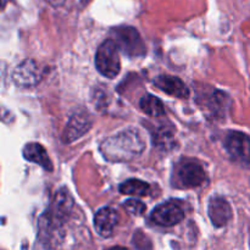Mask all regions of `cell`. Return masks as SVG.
<instances>
[{
	"instance_id": "8992f818",
	"label": "cell",
	"mask_w": 250,
	"mask_h": 250,
	"mask_svg": "<svg viewBox=\"0 0 250 250\" xmlns=\"http://www.w3.org/2000/svg\"><path fill=\"white\" fill-rule=\"evenodd\" d=\"M93 125L92 116L85 110H78L68 120L62 133V142L65 144H71L78 138L84 136L90 131Z\"/></svg>"
},
{
	"instance_id": "52a82bcc",
	"label": "cell",
	"mask_w": 250,
	"mask_h": 250,
	"mask_svg": "<svg viewBox=\"0 0 250 250\" xmlns=\"http://www.w3.org/2000/svg\"><path fill=\"white\" fill-rule=\"evenodd\" d=\"M42 80V71L38 63L32 59H26L16 66L12 72L15 84L22 88L34 87Z\"/></svg>"
},
{
	"instance_id": "e0dca14e",
	"label": "cell",
	"mask_w": 250,
	"mask_h": 250,
	"mask_svg": "<svg viewBox=\"0 0 250 250\" xmlns=\"http://www.w3.org/2000/svg\"><path fill=\"white\" fill-rule=\"evenodd\" d=\"M170 139H172V134L170 132H167V129L164 128L161 131L158 132V134H154V142H155V146H163L164 148H166L168 143H170Z\"/></svg>"
},
{
	"instance_id": "9a60e30c",
	"label": "cell",
	"mask_w": 250,
	"mask_h": 250,
	"mask_svg": "<svg viewBox=\"0 0 250 250\" xmlns=\"http://www.w3.org/2000/svg\"><path fill=\"white\" fill-rule=\"evenodd\" d=\"M139 107L144 114L151 117L163 116L165 114V107H164L163 102L151 94H146L142 98L141 102H139Z\"/></svg>"
},
{
	"instance_id": "30bf717a",
	"label": "cell",
	"mask_w": 250,
	"mask_h": 250,
	"mask_svg": "<svg viewBox=\"0 0 250 250\" xmlns=\"http://www.w3.org/2000/svg\"><path fill=\"white\" fill-rule=\"evenodd\" d=\"M117 221H119V215L116 210L110 207L102 208L98 210L94 216V229L99 236L109 238L114 233Z\"/></svg>"
},
{
	"instance_id": "8fae6325",
	"label": "cell",
	"mask_w": 250,
	"mask_h": 250,
	"mask_svg": "<svg viewBox=\"0 0 250 250\" xmlns=\"http://www.w3.org/2000/svg\"><path fill=\"white\" fill-rule=\"evenodd\" d=\"M154 83H155V85L159 89L165 92L166 94L171 95V97L188 98V95H189V89H188L187 85L183 83L181 78L175 77V76H159L154 81Z\"/></svg>"
},
{
	"instance_id": "d6986e66",
	"label": "cell",
	"mask_w": 250,
	"mask_h": 250,
	"mask_svg": "<svg viewBox=\"0 0 250 250\" xmlns=\"http://www.w3.org/2000/svg\"><path fill=\"white\" fill-rule=\"evenodd\" d=\"M89 1L90 0H81V5H82V6H84V5H87Z\"/></svg>"
},
{
	"instance_id": "277c9868",
	"label": "cell",
	"mask_w": 250,
	"mask_h": 250,
	"mask_svg": "<svg viewBox=\"0 0 250 250\" xmlns=\"http://www.w3.org/2000/svg\"><path fill=\"white\" fill-rule=\"evenodd\" d=\"M111 33L114 37L112 39L116 42L119 48L126 55L136 58V56H143L146 54V44L136 28L131 26H120L115 27Z\"/></svg>"
},
{
	"instance_id": "ac0fdd59",
	"label": "cell",
	"mask_w": 250,
	"mask_h": 250,
	"mask_svg": "<svg viewBox=\"0 0 250 250\" xmlns=\"http://www.w3.org/2000/svg\"><path fill=\"white\" fill-rule=\"evenodd\" d=\"M46 1H48L50 5H53V6L59 7L65 2V0H46Z\"/></svg>"
},
{
	"instance_id": "3957f363",
	"label": "cell",
	"mask_w": 250,
	"mask_h": 250,
	"mask_svg": "<svg viewBox=\"0 0 250 250\" xmlns=\"http://www.w3.org/2000/svg\"><path fill=\"white\" fill-rule=\"evenodd\" d=\"M120 48L114 39H106L100 44L95 54V66L100 75L115 78L121 71Z\"/></svg>"
},
{
	"instance_id": "4fadbf2b",
	"label": "cell",
	"mask_w": 250,
	"mask_h": 250,
	"mask_svg": "<svg viewBox=\"0 0 250 250\" xmlns=\"http://www.w3.org/2000/svg\"><path fill=\"white\" fill-rule=\"evenodd\" d=\"M23 158L29 163H34L46 171H53V163L46 153L45 148L39 143H28L24 146Z\"/></svg>"
},
{
	"instance_id": "6da1fadb",
	"label": "cell",
	"mask_w": 250,
	"mask_h": 250,
	"mask_svg": "<svg viewBox=\"0 0 250 250\" xmlns=\"http://www.w3.org/2000/svg\"><path fill=\"white\" fill-rule=\"evenodd\" d=\"M146 149V139L138 128H126L105 139L99 150L105 160L127 163L141 155Z\"/></svg>"
},
{
	"instance_id": "5bb4252c",
	"label": "cell",
	"mask_w": 250,
	"mask_h": 250,
	"mask_svg": "<svg viewBox=\"0 0 250 250\" xmlns=\"http://www.w3.org/2000/svg\"><path fill=\"white\" fill-rule=\"evenodd\" d=\"M121 194L132 195V197H146L150 193V186L146 182L137 178L125 181L119 187Z\"/></svg>"
},
{
	"instance_id": "7c38bea8",
	"label": "cell",
	"mask_w": 250,
	"mask_h": 250,
	"mask_svg": "<svg viewBox=\"0 0 250 250\" xmlns=\"http://www.w3.org/2000/svg\"><path fill=\"white\" fill-rule=\"evenodd\" d=\"M73 198L71 195L70 190L66 189L65 187L60 188V189L56 190L55 195H54L53 204L49 208L51 212L55 215L58 219L65 221L67 219V216L70 215V212L72 211L73 208Z\"/></svg>"
},
{
	"instance_id": "2e32d148",
	"label": "cell",
	"mask_w": 250,
	"mask_h": 250,
	"mask_svg": "<svg viewBox=\"0 0 250 250\" xmlns=\"http://www.w3.org/2000/svg\"><path fill=\"white\" fill-rule=\"evenodd\" d=\"M124 208L132 215L136 216H141L146 212V207L143 202L138 199H128L124 203Z\"/></svg>"
},
{
	"instance_id": "5b68a950",
	"label": "cell",
	"mask_w": 250,
	"mask_h": 250,
	"mask_svg": "<svg viewBox=\"0 0 250 250\" xmlns=\"http://www.w3.org/2000/svg\"><path fill=\"white\" fill-rule=\"evenodd\" d=\"M225 149L233 161L250 168V137L243 132L232 131L225 138Z\"/></svg>"
},
{
	"instance_id": "9c48e42d",
	"label": "cell",
	"mask_w": 250,
	"mask_h": 250,
	"mask_svg": "<svg viewBox=\"0 0 250 250\" xmlns=\"http://www.w3.org/2000/svg\"><path fill=\"white\" fill-rule=\"evenodd\" d=\"M208 215L212 225L217 229L225 227L232 217V209L229 202L221 197H214L208 205Z\"/></svg>"
},
{
	"instance_id": "ba28073f",
	"label": "cell",
	"mask_w": 250,
	"mask_h": 250,
	"mask_svg": "<svg viewBox=\"0 0 250 250\" xmlns=\"http://www.w3.org/2000/svg\"><path fill=\"white\" fill-rule=\"evenodd\" d=\"M151 221L161 227H172L185 219V211L176 203H164L158 205L150 214Z\"/></svg>"
},
{
	"instance_id": "7a4b0ae2",
	"label": "cell",
	"mask_w": 250,
	"mask_h": 250,
	"mask_svg": "<svg viewBox=\"0 0 250 250\" xmlns=\"http://www.w3.org/2000/svg\"><path fill=\"white\" fill-rule=\"evenodd\" d=\"M207 172L204 167L197 161L186 159L175 166L172 175L173 187L189 189V188L200 187L207 183Z\"/></svg>"
}]
</instances>
